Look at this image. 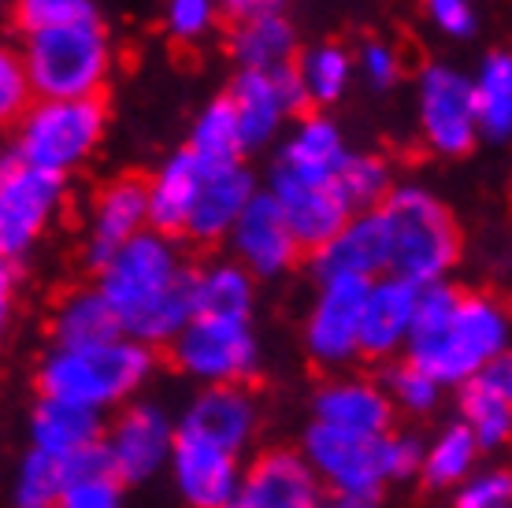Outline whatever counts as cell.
Here are the masks:
<instances>
[{
  "label": "cell",
  "instance_id": "46",
  "mask_svg": "<svg viewBox=\"0 0 512 508\" xmlns=\"http://www.w3.org/2000/svg\"><path fill=\"white\" fill-rule=\"evenodd\" d=\"M323 508H375V501H353V497H327Z\"/></svg>",
  "mask_w": 512,
  "mask_h": 508
},
{
  "label": "cell",
  "instance_id": "37",
  "mask_svg": "<svg viewBox=\"0 0 512 508\" xmlns=\"http://www.w3.org/2000/svg\"><path fill=\"white\" fill-rule=\"evenodd\" d=\"M338 186L346 193V201L353 204V212H375L383 208L386 197L394 193V175H390V164L375 153H353L349 156L346 171L338 178Z\"/></svg>",
  "mask_w": 512,
  "mask_h": 508
},
{
  "label": "cell",
  "instance_id": "6",
  "mask_svg": "<svg viewBox=\"0 0 512 508\" xmlns=\"http://www.w3.org/2000/svg\"><path fill=\"white\" fill-rule=\"evenodd\" d=\"M34 86V101H90L112 75V41L101 23L45 30L19 49Z\"/></svg>",
  "mask_w": 512,
  "mask_h": 508
},
{
  "label": "cell",
  "instance_id": "32",
  "mask_svg": "<svg viewBox=\"0 0 512 508\" xmlns=\"http://www.w3.org/2000/svg\"><path fill=\"white\" fill-rule=\"evenodd\" d=\"M75 479V457H52L45 449L26 445L15 457L8 501L12 508H60V497Z\"/></svg>",
  "mask_w": 512,
  "mask_h": 508
},
{
  "label": "cell",
  "instance_id": "30",
  "mask_svg": "<svg viewBox=\"0 0 512 508\" xmlns=\"http://www.w3.org/2000/svg\"><path fill=\"white\" fill-rule=\"evenodd\" d=\"M483 445L475 442V434L461 420L442 423L427 442H423V464H420V483L427 490H457L479 471Z\"/></svg>",
  "mask_w": 512,
  "mask_h": 508
},
{
  "label": "cell",
  "instance_id": "33",
  "mask_svg": "<svg viewBox=\"0 0 512 508\" xmlns=\"http://www.w3.org/2000/svg\"><path fill=\"white\" fill-rule=\"evenodd\" d=\"M479 130L490 141H512V52H487L472 75Z\"/></svg>",
  "mask_w": 512,
  "mask_h": 508
},
{
  "label": "cell",
  "instance_id": "23",
  "mask_svg": "<svg viewBox=\"0 0 512 508\" xmlns=\"http://www.w3.org/2000/svg\"><path fill=\"white\" fill-rule=\"evenodd\" d=\"M349 156L353 153H349L338 123L320 112H312V115H301L294 123V130L286 134V141L279 145V156L271 164V175L334 186L342 178V171H346Z\"/></svg>",
  "mask_w": 512,
  "mask_h": 508
},
{
  "label": "cell",
  "instance_id": "18",
  "mask_svg": "<svg viewBox=\"0 0 512 508\" xmlns=\"http://www.w3.org/2000/svg\"><path fill=\"white\" fill-rule=\"evenodd\" d=\"M397 408L386 394L383 379L368 375H349L338 371L316 386L312 394V423L334 427V431L360 434V438H383L394 431Z\"/></svg>",
  "mask_w": 512,
  "mask_h": 508
},
{
  "label": "cell",
  "instance_id": "36",
  "mask_svg": "<svg viewBox=\"0 0 512 508\" xmlns=\"http://www.w3.org/2000/svg\"><path fill=\"white\" fill-rule=\"evenodd\" d=\"M127 483L108 468L104 445L75 457V479L60 497V508H123Z\"/></svg>",
  "mask_w": 512,
  "mask_h": 508
},
{
  "label": "cell",
  "instance_id": "21",
  "mask_svg": "<svg viewBox=\"0 0 512 508\" xmlns=\"http://www.w3.org/2000/svg\"><path fill=\"white\" fill-rule=\"evenodd\" d=\"M416 308H420V286L383 275L372 282L368 290V305H364V327H360V360H405L412 327H416Z\"/></svg>",
  "mask_w": 512,
  "mask_h": 508
},
{
  "label": "cell",
  "instance_id": "13",
  "mask_svg": "<svg viewBox=\"0 0 512 508\" xmlns=\"http://www.w3.org/2000/svg\"><path fill=\"white\" fill-rule=\"evenodd\" d=\"M227 249H231V260H238L253 279H279L286 271H294L305 253L282 204L268 190L256 193L253 204L234 223Z\"/></svg>",
  "mask_w": 512,
  "mask_h": 508
},
{
  "label": "cell",
  "instance_id": "5",
  "mask_svg": "<svg viewBox=\"0 0 512 508\" xmlns=\"http://www.w3.org/2000/svg\"><path fill=\"white\" fill-rule=\"evenodd\" d=\"M379 212L390 234V275L420 290L446 282L461 260V230L446 201L420 182H405L394 186Z\"/></svg>",
  "mask_w": 512,
  "mask_h": 508
},
{
  "label": "cell",
  "instance_id": "25",
  "mask_svg": "<svg viewBox=\"0 0 512 508\" xmlns=\"http://www.w3.org/2000/svg\"><path fill=\"white\" fill-rule=\"evenodd\" d=\"M104 431L108 416L56 397H38L26 412V445L45 449L52 457H82L104 442Z\"/></svg>",
  "mask_w": 512,
  "mask_h": 508
},
{
  "label": "cell",
  "instance_id": "20",
  "mask_svg": "<svg viewBox=\"0 0 512 508\" xmlns=\"http://www.w3.org/2000/svg\"><path fill=\"white\" fill-rule=\"evenodd\" d=\"M264 190L282 204V212L290 219L305 253H320L323 245L331 242L334 234H342L349 219L357 216L338 182L323 186V182H297V178L286 175H268Z\"/></svg>",
  "mask_w": 512,
  "mask_h": 508
},
{
  "label": "cell",
  "instance_id": "2",
  "mask_svg": "<svg viewBox=\"0 0 512 508\" xmlns=\"http://www.w3.org/2000/svg\"><path fill=\"white\" fill-rule=\"evenodd\" d=\"M97 290L119 316L127 338L160 349L179 338L193 308V267L186 264L179 242L160 230H141L97 271Z\"/></svg>",
  "mask_w": 512,
  "mask_h": 508
},
{
  "label": "cell",
  "instance_id": "41",
  "mask_svg": "<svg viewBox=\"0 0 512 508\" xmlns=\"http://www.w3.org/2000/svg\"><path fill=\"white\" fill-rule=\"evenodd\" d=\"M219 12H223L219 0H167V34L175 41H201L216 26Z\"/></svg>",
  "mask_w": 512,
  "mask_h": 508
},
{
  "label": "cell",
  "instance_id": "47",
  "mask_svg": "<svg viewBox=\"0 0 512 508\" xmlns=\"http://www.w3.org/2000/svg\"><path fill=\"white\" fill-rule=\"evenodd\" d=\"M509 364H512V353H509Z\"/></svg>",
  "mask_w": 512,
  "mask_h": 508
},
{
  "label": "cell",
  "instance_id": "34",
  "mask_svg": "<svg viewBox=\"0 0 512 508\" xmlns=\"http://www.w3.org/2000/svg\"><path fill=\"white\" fill-rule=\"evenodd\" d=\"M193 153L201 156L205 164H242V156L249 153L245 145V130L238 119V108L231 97L223 93L216 101H208L190 127V145Z\"/></svg>",
  "mask_w": 512,
  "mask_h": 508
},
{
  "label": "cell",
  "instance_id": "15",
  "mask_svg": "<svg viewBox=\"0 0 512 508\" xmlns=\"http://www.w3.org/2000/svg\"><path fill=\"white\" fill-rule=\"evenodd\" d=\"M249 460L212 442L179 434L171 453V486L186 508H227L242 490Z\"/></svg>",
  "mask_w": 512,
  "mask_h": 508
},
{
  "label": "cell",
  "instance_id": "27",
  "mask_svg": "<svg viewBox=\"0 0 512 508\" xmlns=\"http://www.w3.org/2000/svg\"><path fill=\"white\" fill-rule=\"evenodd\" d=\"M193 308H197V316L253 319L256 279L231 256L208 260V264L193 267Z\"/></svg>",
  "mask_w": 512,
  "mask_h": 508
},
{
  "label": "cell",
  "instance_id": "1",
  "mask_svg": "<svg viewBox=\"0 0 512 508\" xmlns=\"http://www.w3.org/2000/svg\"><path fill=\"white\" fill-rule=\"evenodd\" d=\"M512 353V316L498 297L435 282L420 290L405 360L442 390H461Z\"/></svg>",
  "mask_w": 512,
  "mask_h": 508
},
{
  "label": "cell",
  "instance_id": "38",
  "mask_svg": "<svg viewBox=\"0 0 512 508\" xmlns=\"http://www.w3.org/2000/svg\"><path fill=\"white\" fill-rule=\"evenodd\" d=\"M383 386L390 401H394V408L405 412V416H431V412H438L442 394H446L427 371L409 364V360H394L383 375Z\"/></svg>",
  "mask_w": 512,
  "mask_h": 508
},
{
  "label": "cell",
  "instance_id": "9",
  "mask_svg": "<svg viewBox=\"0 0 512 508\" xmlns=\"http://www.w3.org/2000/svg\"><path fill=\"white\" fill-rule=\"evenodd\" d=\"M179 442V416L167 412L160 401H130L112 412L104 431V457L127 486L153 483L171 468V453Z\"/></svg>",
  "mask_w": 512,
  "mask_h": 508
},
{
  "label": "cell",
  "instance_id": "11",
  "mask_svg": "<svg viewBox=\"0 0 512 508\" xmlns=\"http://www.w3.org/2000/svg\"><path fill=\"white\" fill-rule=\"evenodd\" d=\"M416 119L423 145L438 156H464L483 138L472 75L449 64H427L416 86Z\"/></svg>",
  "mask_w": 512,
  "mask_h": 508
},
{
  "label": "cell",
  "instance_id": "26",
  "mask_svg": "<svg viewBox=\"0 0 512 508\" xmlns=\"http://www.w3.org/2000/svg\"><path fill=\"white\" fill-rule=\"evenodd\" d=\"M208 164L193 149H179L160 164L153 178H149V223L160 234L171 238H186L190 216L197 208V193L205 182Z\"/></svg>",
  "mask_w": 512,
  "mask_h": 508
},
{
  "label": "cell",
  "instance_id": "4",
  "mask_svg": "<svg viewBox=\"0 0 512 508\" xmlns=\"http://www.w3.org/2000/svg\"><path fill=\"white\" fill-rule=\"evenodd\" d=\"M297 449L308 460V468L316 471L327 497H353L375 505L386 494V486L420 479L423 464V442L405 431L360 438L323 423H308Z\"/></svg>",
  "mask_w": 512,
  "mask_h": 508
},
{
  "label": "cell",
  "instance_id": "43",
  "mask_svg": "<svg viewBox=\"0 0 512 508\" xmlns=\"http://www.w3.org/2000/svg\"><path fill=\"white\" fill-rule=\"evenodd\" d=\"M357 75L372 89H390L401 78V52L386 41H364L357 52Z\"/></svg>",
  "mask_w": 512,
  "mask_h": 508
},
{
  "label": "cell",
  "instance_id": "29",
  "mask_svg": "<svg viewBox=\"0 0 512 508\" xmlns=\"http://www.w3.org/2000/svg\"><path fill=\"white\" fill-rule=\"evenodd\" d=\"M231 52L242 71H279L294 67L297 30L286 12H260L242 19L231 34Z\"/></svg>",
  "mask_w": 512,
  "mask_h": 508
},
{
  "label": "cell",
  "instance_id": "14",
  "mask_svg": "<svg viewBox=\"0 0 512 508\" xmlns=\"http://www.w3.org/2000/svg\"><path fill=\"white\" fill-rule=\"evenodd\" d=\"M227 97L238 108L249 149H264L279 138L286 119H294L305 108V89L297 82L294 67L279 71H238L227 86Z\"/></svg>",
  "mask_w": 512,
  "mask_h": 508
},
{
  "label": "cell",
  "instance_id": "3",
  "mask_svg": "<svg viewBox=\"0 0 512 508\" xmlns=\"http://www.w3.org/2000/svg\"><path fill=\"white\" fill-rule=\"evenodd\" d=\"M153 371L156 349L127 334L104 345H49L34 368V390L108 416L138 401Z\"/></svg>",
  "mask_w": 512,
  "mask_h": 508
},
{
  "label": "cell",
  "instance_id": "44",
  "mask_svg": "<svg viewBox=\"0 0 512 508\" xmlns=\"http://www.w3.org/2000/svg\"><path fill=\"white\" fill-rule=\"evenodd\" d=\"M423 12L446 38L475 34V0H423Z\"/></svg>",
  "mask_w": 512,
  "mask_h": 508
},
{
  "label": "cell",
  "instance_id": "17",
  "mask_svg": "<svg viewBox=\"0 0 512 508\" xmlns=\"http://www.w3.org/2000/svg\"><path fill=\"white\" fill-rule=\"evenodd\" d=\"M327 490L308 468L301 449H260L249 457L242 490L227 508H323Z\"/></svg>",
  "mask_w": 512,
  "mask_h": 508
},
{
  "label": "cell",
  "instance_id": "45",
  "mask_svg": "<svg viewBox=\"0 0 512 508\" xmlns=\"http://www.w3.org/2000/svg\"><path fill=\"white\" fill-rule=\"evenodd\" d=\"M279 4L282 0H219V8L227 15H234L238 23H242V19H253V15H260V12H279Z\"/></svg>",
  "mask_w": 512,
  "mask_h": 508
},
{
  "label": "cell",
  "instance_id": "31",
  "mask_svg": "<svg viewBox=\"0 0 512 508\" xmlns=\"http://www.w3.org/2000/svg\"><path fill=\"white\" fill-rule=\"evenodd\" d=\"M457 420L475 434L483 453H498L512 442V397L487 371L457 390Z\"/></svg>",
  "mask_w": 512,
  "mask_h": 508
},
{
  "label": "cell",
  "instance_id": "35",
  "mask_svg": "<svg viewBox=\"0 0 512 508\" xmlns=\"http://www.w3.org/2000/svg\"><path fill=\"white\" fill-rule=\"evenodd\" d=\"M294 71L301 89H305V101L312 108H327V104H334L346 93L349 78L357 75V60L342 45L323 41V45H312V49L297 56Z\"/></svg>",
  "mask_w": 512,
  "mask_h": 508
},
{
  "label": "cell",
  "instance_id": "28",
  "mask_svg": "<svg viewBox=\"0 0 512 508\" xmlns=\"http://www.w3.org/2000/svg\"><path fill=\"white\" fill-rule=\"evenodd\" d=\"M52 345H104L123 338L119 316L97 286H78L52 308Z\"/></svg>",
  "mask_w": 512,
  "mask_h": 508
},
{
  "label": "cell",
  "instance_id": "16",
  "mask_svg": "<svg viewBox=\"0 0 512 508\" xmlns=\"http://www.w3.org/2000/svg\"><path fill=\"white\" fill-rule=\"evenodd\" d=\"M179 434L249 457L260 434V401L249 386H205L182 405Z\"/></svg>",
  "mask_w": 512,
  "mask_h": 508
},
{
  "label": "cell",
  "instance_id": "12",
  "mask_svg": "<svg viewBox=\"0 0 512 508\" xmlns=\"http://www.w3.org/2000/svg\"><path fill=\"white\" fill-rule=\"evenodd\" d=\"M64 175L41 167L4 160L0 175V253L4 260H23L41 234L56 223L64 208Z\"/></svg>",
  "mask_w": 512,
  "mask_h": 508
},
{
  "label": "cell",
  "instance_id": "42",
  "mask_svg": "<svg viewBox=\"0 0 512 508\" xmlns=\"http://www.w3.org/2000/svg\"><path fill=\"white\" fill-rule=\"evenodd\" d=\"M30 97H34V86H30L23 56L19 52H4L0 56V115L4 119H19L34 104Z\"/></svg>",
  "mask_w": 512,
  "mask_h": 508
},
{
  "label": "cell",
  "instance_id": "22",
  "mask_svg": "<svg viewBox=\"0 0 512 508\" xmlns=\"http://www.w3.org/2000/svg\"><path fill=\"white\" fill-rule=\"evenodd\" d=\"M312 275L320 279H364L375 282L390 275V234L383 212H360L334 234L320 253H312Z\"/></svg>",
  "mask_w": 512,
  "mask_h": 508
},
{
  "label": "cell",
  "instance_id": "7",
  "mask_svg": "<svg viewBox=\"0 0 512 508\" xmlns=\"http://www.w3.org/2000/svg\"><path fill=\"white\" fill-rule=\"evenodd\" d=\"M108 127L101 97L90 101H34L12 127L8 160L67 175L97 153Z\"/></svg>",
  "mask_w": 512,
  "mask_h": 508
},
{
  "label": "cell",
  "instance_id": "10",
  "mask_svg": "<svg viewBox=\"0 0 512 508\" xmlns=\"http://www.w3.org/2000/svg\"><path fill=\"white\" fill-rule=\"evenodd\" d=\"M372 282L364 279H320L305 312L301 342L308 360L323 371H346L360 360V327Z\"/></svg>",
  "mask_w": 512,
  "mask_h": 508
},
{
  "label": "cell",
  "instance_id": "24",
  "mask_svg": "<svg viewBox=\"0 0 512 508\" xmlns=\"http://www.w3.org/2000/svg\"><path fill=\"white\" fill-rule=\"evenodd\" d=\"M256 193H260V186H256L253 171L245 167V160L242 164H208L186 238L197 245L227 242L234 223L242 219V212L253 204Z\"/></svg>",
  "mask_w": 512,
  "mask_h": 508
},
{
  "label": "cell",
  "instance_id": "39",
  "mask_svg": "<svg viewBox=\"0 0 512 508\" xmlns=\"http://www.w3.org/2000/svg\"><path fill=\"white\" fill-rule=\"evenodd\" d=\"M12 19L23 30V38L64 30L78 23H97L93 0H12Z\"/></svg>",
  "mask_w": 512,
  "mask_h": 508
},
{
  "label": "cell",
  "instance_id": "40",
  "mask_svg": "<svg viewBox=\"0 0 512 508\" xmlns=\"http://www.w3.org/2000/svg\"><path fill=\"white\" fill-rule=\"evenodd\" d=\"M449 508H512V468H479L453 490Z\"/></svg>",
  "mask_w": 512,
  "mask_h": 508
},
{
  "label": "cell",
  "instance_id": "19",
  "mask_svg": "<svg viewBox=\"0 0 512 508\" xmlns=\"http://www.w3.org/2000/svg\"><path fill=\"white\" fill-rule=\"evenodd\" d=\"M149 182L141 178H116L108 182L90 208L86 223V264L101 271L112 256L149 230Z\"/></svg>",
  "mask_w": 512,
  "mask_h": 508
},
{
  "label": "cell",
  "instance_id": "8",
  "mask_svg": "<svg viewBox=\"0 0 512 508\" xmlns=\"http://www.w3.org/2000/svg\"><path fill=\"white\" fill-rule=\"evenodd\" d=\"M182 379L205 386H245L260 371V338L253 319L193 316L190 327L167 345Z\"/></svg>",
  "mask_w": 512,
  "mask_h": 508
}]
</instances>
